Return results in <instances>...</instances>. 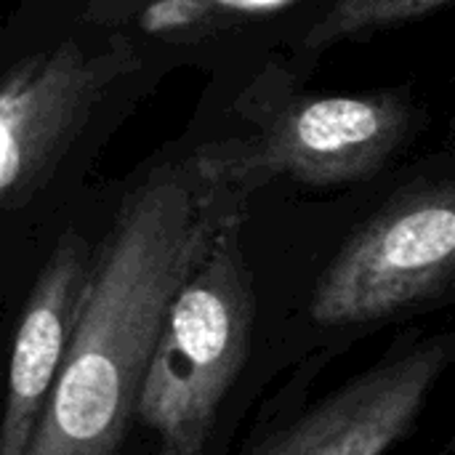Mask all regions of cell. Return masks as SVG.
<instances>
[{
  "mask_svg": "<svg viewBox=\"0 0 455 455\" xmlns=\"http://www.w3.org/2000/svg\"><path fill=\"white\" fill-rule=\"evenodd\" d=\"M453 363V336L387 355L251 455H387L424 413Z\"/></svg>",
  "mask_w": 455,
  "mask_h": 455,
  "instance_id": "cell-6",
  "label": "cell"
},
{
  "mask_svg": "<svg viewBox=\"0 0 455 455\" xmlns=\"http://www.w3.org/2000/svg\"><path fill=\"white\" fill-rule=\"evenodd\" d=\"M243 203L192 157L155 168L123 200L24 455L120 453L165 309Z\"/></svg>",
  "mask_w": 455,
  "mask_h": 455,
  "instance_id": "cell-1",
  "label": "cell"
},
{
  "mask_svg": "<svg viewBox=\"0 0 455 455\" xmlns=\"http://www.w3.org/2000/svg\"><path fill=\"white\" fill-rule=\"evenodd\" d=\"M133 64L125 43L91 51L64 40L27 56L0 83V213L27 205L51 179L93 107Z\"/></svg>",
  "mask_w": 455,
  "mask_h": 455,
  "instance_id": "cell-5",
  "label": "cell"
},
{
  "mask_svg": "<svg viewBox=\"0 0 455 455\" xmlns=\"http://www.w3.org/2000/svg\"><path fill=\"white\" fill-rule=\"evenodd\" d=\"M240 229L243 213H235L165 309L136 400V416L155 435V455H203L248 360L253 283Z\"/></svg>",
  "mask_w": 455,
  "mask_h": 455,
  "instance_id": "cell-2",
  "label": "cell"
},
{
  "mask_svg": "<svg viewBox=\"0 0 455 455\" xmlns=\"http://www.w3.org/2000/svg\"><path fill=\"white\" fill-rule=\"evenodd\" d=\"M451 0H333V5L304 35L307 51H328L368 29L421 19Z\"/></svg>",
  "mask_w": 455,
  "mask_h": 455,
  "instance_id": "cell-8",
  "label": "cell"
},
{
  "mask_svg": "<svg viewBox=\"0 0 455 455\" xmlns=\"http://www.w3.org/2000/svg\"><path fill=\"white\" fill-rule=\"evenodd\" d=\"M413 128L397 91L280 99L245 136L203 144L197 171L240 197L275 179L339 187L376 176Z\"/></svg>",
  "mask_w": 455,
  "mask_h": 455,
  "instance_id": "cell-3",
  "label": "cell"
},
{
  "mask_svg": "<svg viewBox=\"0 0 455 455\" xmlns=\"http://www.w3.org/2000/svg\"><path fill=\"white\" fill-rule=\"evenodd\" d=\"M91 256L77 235H64L40 269L19 320L0 416V455H24L64 363L83 304Z\"/></svg>",
  "mask_w": 455,
  "mask_h": 455,
  "instance_id": "cell-7",
  "label": "cell"
},
{
  "mask_svg": "<svg viewBox=\"0 0 455 455\" xmlns=\"http://www.w3.org/2000/svg\"><path fill=\"white\" fill-rule=\"evenodd\" d=\"M455 275V189L429 181L395 195L320 275L312 320L328 328L376 323L437 301Z\"/></svg>",
  "mask_w": 455,
  "mask_h": 455,
  "instance_id": "cell-4",
  "label": "cell"
},
{
  "mask_svg": "<svg viewBox=\"0 0 455 455\" xmlns=\"http://www.w3.org/2000/svg\"><path fill=\"white\" fill-rule=\"evenodd\" d=\"M136 0H85V16L88 21H104V16H112L123 8H128Z\"/></svg>",
  "mask_w": 455,
  "mask_h": 455,
  "instance_id": "cell-9",
  "label": "cell"
}]
</instances>
